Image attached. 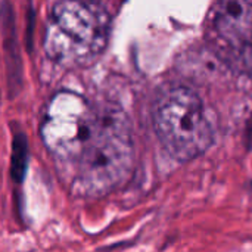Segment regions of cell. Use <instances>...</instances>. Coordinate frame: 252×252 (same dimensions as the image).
Here are the masks:
<instances>
[{
	"instance_id": "cell-1",
	"label": "cell",
	"mask_w": 252,
	"mask_h": 252,
	"mask_svg": "<svg viewBox=\"0 0 252 252\" xmlns=\"http://www.w3.org/2000/svg\"><path fill=\"white\" fill-rule=\"evenodd\" d=\"M134 167V143L127 115L118 106H96L92 131L62 177L81 198H100L127 182Z\"/></svg>"
},
{
	"instance_id": "cell-2",
	"label": "cell",
	"mask_w": 252,
	"mask_h": 252,
	"mask_svg": "<svg viewBox=\"0 0 252 252\" xmlns=\"http://www.w3.org/2000/svg\"><path fill=\"white\" fill-rule=\"evenodd\" d=\"M109 27V15L100 4L59 1L52 7L46 25L44 52L65 68L87 66L105 50Z\"/></svg>"
},
{
	"instance_id": "cell-3",
	"label": "cell",
	"mask_w": 252,
	"mask_h": 252,
	"mask_svg": "<svg viewBox=\"0 0 252 252\" xmlns=\"http://www.w3.org/2000/svg\"><path fill=\"white\" fill-rule=\"evenodd\" d=\"M152 123L162 148L180 162L201 157L214 142L202 99L185 86L171 87L155 100Z\"/></svg>"
},
{
	"instance_id": "cell-4",
	"label": "cell",
	"mask_w": 252,
	"mask_h": 252,
	"mask_svg": "<svg viewBox=\"0 0 252 252\" xmlns=\"http://www.w3.org/2000/svg\"><path fill=\"white\" fill-rule=\"evenodd\" d=\"M94 117L96 105L69 90L58 92L47 103L40 136L61 177L71 168L81 145L90 134Z\"/></svg>"
},
{
	"instance_id": "cell-5",
	"label": "cell",
	"mask_w": 252,
	"mask_h": 252,
	"mask_svg": "<svg viewBox=\"0 0 252 252\" xmlns=\"http://www.w3.org/2000/svg\"><path fill=\"white\" fill-rule=\"evenodd\" d=\"M219 46L230 63L252 78V3L221 1L213 10Z\"/></svg>"
},
{
	"instance_id": "cell-6",
	"label": "cell",
	"mask_w": 252,
	"mask_h": 252,
	"mask_svg": "<svg viewBox=\"0 0 252 252\" xmlns=\"http://www.w3.org/2000/svg\"><path fill=\"white\" fill-rule=\"evenodd\" d=\"M19 158V161H13L12 165V176L15 180L24 179V168L27 164V143L25 137L19 136L13 139V159Z\"/></svg>"
}]
</instances>
